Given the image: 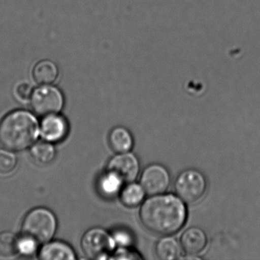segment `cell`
<instances>
[{
  "mask_svg": "<svg viewBox=\"0 0 260 260\" xmlns=\"http://www.w3.org/2000/svg\"><path fill=\"white\" fill-rule=\"evenodd\" d=\"M185 202L173 194L150 196L141 204L140 220L143 226L154 234L174 235L187 220Z\"/></svg>",
  "mask_w": 260,
  "mask_h": 260,
  "instance_id": "6da1fadb",
  "label": "cell"
},
{
  "mask_svg": "<svg viewBox=\"0 0 260 260\" xmlns=\"http://www.w3.org/2000/svg\"><path fill=\"white\" fill-rule=\"evenodd\" d=\"M36 117L24 110H16L0 121V145L10 151H22L31 147L39 135Z\"/></svg>",
  "mask_w": 260,
  "mask_h": 260,
  "instance_id": "7a4b0ae2",
  "label": "cell"
},
{
  "mask_svg": "<svg viewBox=\"0 0 260 260\" xmlns=\"http://www.w3.org/2000/svg\"><path fill=\"white\" fill-rule=\"evenodd\" d=\"M57 220L50 210L37 208L28 213L22 222L23 235L36 240L39 243H48L54 237Z\"/></svg>",
  "mask_w": 260,
  "mask_h": 260,
  "instance_id": "3957f363",
  "label": "cell"
},
{
  "mask_svg": "<svg viewBox=\"0 0 260 260\" xmlns=\"http://www.w3.org/2000/svg\"><path fill=\"white\" fill-rule=\"evenodd\" d=\"M208 182L205 175L196 169H186L178 175L175 181L176 194L184 202L193 204L200 200L207 191Z\"/></svg>",
  "mask_w": 260,
  "mask_h": 260,
  "instance_id": "277c9868",
  "label": "cell"
},
{
  "mask_svg": "<svg viewBox=\"0 0 260 260\" xmlns=\"http://www.w3.org/2000/svg\"><path fill=\"white\" fill-rule=\"evenodd\" d=\"M81 246L86 257L91 259H106L111 258L116 248L112 234L103 228L89 229L83 234Z\"/></svg>",
  "mask_w": 260,
  "mask_h": 260,
  "instance_id": "5b68a950",
  "label": "cell"
},
{
  "mask_svg": "<svg viewBox=\"0 0 260 260\" xmlns=\"http://www.w3.org/2000/svg\"><path fill=\"white\" fill-rule=\"evenodd\" d=\"M31 109L40 116L58 114L63 106V97L60 91L54 86L42 85L33 91Z\"/></svg>",
  "mask_w": 260,
  "mask_h": 260,
  "instance_id": "8992f818",
  "label": "cell"
},
{
  "mask_svg": "<svg viewBox=\"0 0 260 260\" xmlns=\"http://www.w3.org/2000/svg\"><path fill=\"white\" fill-rule=\"evenodd\" d=\"M171 176L168 169L159 164L147 166L141 174L140 183L149 196L162 194L168 189Z\"/></svg>",
  "mask_w": 260,
  "mask_h": 260,
  "instance_id": "52a82bcc",
  "label": "cell"
},
{
  "mask_svg": "<svg viewBox=\"0 0 260 260\" xmlns=\"http://www.w3.org/2000/svg\"><path fill=\"white\" fill-rule=\"evenodd\" d=\"M141 170L139 159L132 152L117 153L108 162L107 171L121 178L124 182H135Z\"/></svg>",
  "mask_w": 260,
  "mask_h": 260,
  "instance_id": "ba28073f",
  "label": "cell"
},
{
  "mask_svg": "<svg viewBox=\"0 0 260 260\" xmlns=\"http://www.w3.org/2000/svg\"><path fill=\"white\" fill-rule=\"evenodd\" d=\"M68 123L64 117L58 114L47 115L41 124V133L48 142H60L68 133Z\"/></svg>",
  "mask_w": 260,
  "mask_h": 260,
  "instance_id": "9c48e42d",
  "label": "cell"
},
{
  "mask_svg": "<svg viewBox=\"0 0 260 260\" xmlns=\"http://www.w3.org/2000/svg\"><path fill=\"white\" fill-rule=\"evenodd\" d=\"M180 243L182 249L188 256H196L206 247L208 237L202 228L191 226L184 231Z\"/></svg>",
  "mask_w": 260,
  "mask_h": 260,
  "instance_id": "30bf717a",
  "label": "cell"
},
{
  "mask_svg": "<svg viewBox=\"0 0 260 260\" xmlns=\"http://www.w3.org/2000/svg\"><path fill=\"white\" fill-rule=\"evenodd\" d=\"M109 144L115 153H127L133 148L135 141L128 129L123 126H117L109 133Z\"/></svg>",
  "mask_w": 260,
  "mask_h": 260,
  "instance_id": "8fae6325",
  "label": "cell"
},
{
  "mask_svg": "<svg viewBox=\"0 0 260 260\" xmlns=\"http://www.w3.org/2000/svg\"><path fill=\"white\" fill-rule=\"evenodd\" d=\"M182 252L180 241L172 235L164 236L155 246L156 256L161 260L178 259L182 257Z\"/></svg>",
  "mask_w": 260,
  "mask_h": 260,
  "instance_id": "7c38bea8",
  "label": "cell"
},
{
  "mask_svg": "<svg viewBox=\"0 0 260 260\" xmlns=\"http://www.w3.org/2000/svg\"><path fill=\"white\" fill-rule=\"evenodd\" d=\"M39 258L43 260H74L75 252L72 248L60 241L47 243L39 252Z\"/></svg>",
  "mask_w": 260,
  "mask_h": 260,
  "instance_id": "4fadbf2b",
  "label": "cell"
},
{
  "mask_svg": "<svg viewBox=\"0 0 260 260\" xmlns=\"http://www.w3.org/2000/svg\"><path fill=\"white\" fill-rule=\"evenodd\" d=\"M146 194L147 193L141 183L128 182L120 191V200L124 206L135 208L144 202Z\"/></svg>",
  "mask_w": 260,
  "mask_h": 260,
  "instance_id": "5bb4252c",
  "label": "cell"
},
{
  "mask_svg": "<svg viewBox=\"0 0 260 260\" xmlns=\"http://www.w3.org/2000/svg\"><path fill=\"white\" fill-rule=\"evenodd\" d=\"M32 75L35 81L39 84L50 85L57 80L58 69L51 60H44L35 66Z\"/></svg>",
  "mask_w": 260,
  "mask_h": 260,
  "instance_id": "9a60e30c",
  "label": "cell"
},
{
  "mask_svg": "<svg viewBox=\"0 0 260 260\" xmlns=\"http://www.w3.org/2000/svg\"><path fill=\"white\" fill-rule=\"evenodd\" d=\"M30 155L36 164L46 166L55 159L56 150L54 146L48 141H39L31 146Z\"/></svg>",
  "mask_w": 260,
  "mask_h": 260,
  "instance_id": "2e32d148",
  "label": "cell"
},
{
  "mask_svg": "<svg viewBox=\"0 0 260 260\" xmlns=\"http://www.w3.org/2000/svg\"><path fill=\"white\" fill-rule=\"evenodd\" d=\"M123 183L122 179L115 173L106 171L99 180V189L105 197H115L121 191Z\"/></svg>",
  "mask_w": 260,
  "mask_h": 260,
  "instance_id": "e0dca14e",
  "label": "cell"
},
{
  "mask_svg": "<svg viewBox=\"0 0 260 260\" xmlns=\"http://www.w3.org/2000/svg\"><path fill=\"white\" fill-rule=\"evenodd\" d=\"M19 253V237L13 233H0V257L11 258Z\"/></svg>",
  "mask_w": 260,
  "mask_h": 260,
  "instance_id": "ac0fdd59",
  "label": "cell"
},
{
  "mask_svg": "<svg viewBox=\"0 0 260 260\" xmlns=\"http://www.w3.org/2000/svg\"><path fill=\"white\" fill-rule=\"evenodd\" d=\"M17 166V158L10 150H0V174L8 175L14 171Z\"/></svg>",
  "mask_w": 260,
  "mask_h": 260,
  "instance_id": "d6986e66",
  "label": "cell"
},
{
  "mask_svg": "<svg viewBox=\"0 0 260 260\" xmlns=\"http://www.w3.org/2000/svg\"><path fill=\"white\" fill-rule=\"evenodd\" d=\"M39 243L31 237L22 235L19 237V253L24 256H31L36 253Z\"/></svg>",
  "mask_w": 260,
  "mask_h": 260,
  "instance_id": "ffe728a7",
  "label": "cell"
},
{
  "mask_svg": "<svg viewBox=\"0 0 260 260\" xmlns=\"http://www.w3.org/2000/svg\"><path fill=\"white\" fill-rule=\"evenodd\" d=\"M112 235L118 247H130L133 243V235L127 230H116Z\"/></svg>",
  "mask_w": 260,
  "mask_h": 260,
  "instance_id": "44dd1931",
  "label": "cell"
},
{
  "mask_svg": "<svg viewBox=\"0 0 260 260\" xmlns=\"http://www.w3.org/2000/svg\"><path fill=\"white\" fill-rule=\"evenodd\" d=\"M129 247H118L112 254V258L115 259H138L141 258L139 253L131 250Z\"/></svg>",
  "mask_w": 260,
  "mask_h": 260,
  "instance_id": "7402d4cb",
  "label": "cell"
},
{
  "mask_svg": "<svg viewBox=\"0 0 260 260\" xmlns=\"http://www.w3.org/2000/svg\"><path fill=\"white\" fill-rule=\"evenodd\" d=\"M16 95L22 101L30 100L33 93L32 86L27 83H22L16 87Z\"/></svg>",
  "mask_w": 260,
  "mask_h": 260,
  "instance_id": "603a6c76",
  "label": "cell"
}]
</instances>
